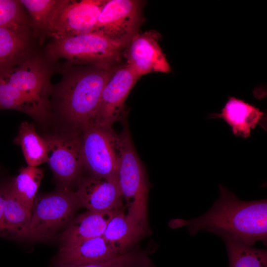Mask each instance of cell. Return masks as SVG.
Here are the masks:
<instances>
[{"label":"cell","instance_id":"cell-1","mask_svg":"<svg viewBox=\"0 0 267 267\" xmlns=\"http://www.w3.org/2000/svg\"><path fill=\"white\" fill-rule=\"evenodd\" d=\"M220 196L202 215L190 220L176 219L170 225L187 227L191 235L200 230L221 231L243 243L267 244V200L243 201L225 186L219 185Z\"/></svg>","mask_w":267,"mask_h":267},{"label":"cell","instance_id":"cell-2","mask_svg":"<svg viewBox=\"0 0 267 267\" xmlns=\"http://www.w3.org/2000/svg\"><path fill=\"white\" fill-rule=\"evenodd\" d=\"M87 65L72 69L56 92L59 111L81 130L93 124L103 89L117 66Z\"/></svg>","mask_w":267,"mask_h":267},{"label":"cell","instance_id":"cell-3","mask_svg":"<svg viewBox=\"0 0 267 267\" xmlns=\"http://www.w3.org/2000/svg\"><path fill=\"white\" fill-rule=\"evenodd\" d=\"M125 48L92 31L52 39L46 53L53 61L62 58L78 65L115 66L123 57Z\"/></svg>","mask_w":267,"mask_h":267},{"label":"cell","instance_id":"cell-4","mask_svg":"<svg viewBox=\"0 0 267 267\" xmlns=\"http://www.w3.org/2000/svg\"><path fill=\"white\" fill-rule=\"evenodd\" d=\"M81 206L75 192L60 186L55 191L36 195L29 228V240L46 242L58 237L75 217Z\"/></svg>","mask_w":267,"mask_h":267},{"label":"cell","instance_id":"cell-5","mask_svg":"<svg viewBox=\"0 0 267 267\" xmlns=\"http://www.w3.org/2000/svg\"><path fill=\"white\" fill-rule=\"evenodd\" d=\"M119 137L120 159L118 179L123 197L126 202V214L134 222L148 228V188L144 170L126 128L119 134Z\"/></svg>","mask_w":267,"mask_h":267},{"label":"cell","instance_id":"cell-6","mask_svg":"<svg viewBox=\"0 0 267 267\" xmlns=\"http://www.w3.org/2000/svg\"><path fill=\"white\" fill-rule=\"evenodd\" d=\"M84 167L92 176L117 178L120 140L111 127L91 125L81 130Z\"/></svg>","mask_w":267,"mask_h":267},{"label":"cell","instance_id":"cell-7","mask_svg":"<svg viewBox=\"0 0 267 267\" xmlns=\"http://www.w3.org/2000/svg\"><path fill=\"white\" fill-rule=\"evenodd\" d=\"M144 3L139 0H105L94 31L126 47L138 33L143 21Z\"/></svg>","mask_w":267,"mask_h":267},{"label":"cell","instance_id":"cell-8","mask_svg":"<svg viewBox=\"0 0 267 267\" xmlns=\"http://www.w3.org/2000/svg\"><path fill=\"white\" fill-rule=\"evenodd\" d=\"M105 0H60L48 21L45 33L52 39L94 31Z\"/></svg>","mask_w":267,"mask_h":267},{"label":"cell","instance_id":"cell-9","mask_svg":"<svg viewBox=\"0 0 267 267\" xmlns=\"http://www.w3.org/2000/svg\"><path fill=\"white\" fill-rule=\"evenodd\" d=\"M48 163L60 186L69 188L84 167L81 136L78 134L48 135L44 137Z\"/></svg>","mask_w":267,"mask_h":267},{"label":"cell","instance_id":"cell-10","mask_svg":"<svg viewBox=\"0 0 267 267\" xmlns=\"http://www.w3.org/2000/svg\"><path fill=\"white\" fill-rule=\"evenodd\" d=\"M139 78L127 65H117L103 89L92 125L111 127L122 116L125 100Z\"/></svg>","mask_w":267,"mask_h":267},{"label":"cell","instance_id":"cell-11","mask_svg":"<svg viewBox=\"0 0 267 267\" xmlns=\"http://www.w3.org/2000/svg\"><path fill=\"white\" fill-rule=\"evenodd\" d=\"M159 33L150 30L137 34L125 48L127 65L139 78L152 72L169 73L171 68L160 46Z\"/></svg>","mask_w":267,"mask_h":267},{"label":"cell","instance_id":"cell-12","mask_svg":"<svg viewBox=\"0 0 267 267\" xmlns=\"http://www.w3.org/2000/svg\"><path fill=\"white\" fill-rule=\"evenodd\" d=\"M0 78L48 109L50 85L45 65L38 57H27L0 74Z\"/></svg>","mask_w":267,"mask_h":267},{"label":"cell","instance_id":"cell-13","mask_svg":"<svg viewBox=\"0 0 267 267\" xmlns=\"http://www.w3.org/2000/svg\"><path fill=\"white\" fill-rule=\"evenodd\" d=\"M75 192L81 206L88 211H118L124 208L117 178L91 175L81 179Z\"/></svg>","mask_w":267,"mask_h":267},{"label":"cell","instance_id":"cell-14","mask_svg":"<svg viewBox=\"0 0 267 267\" xmlns=\"http://www.w3.org/2000/svg\"><path fill=\"white\" fill-rule=\"evenodd\" d=\"M119 255L101 236L89 239L73 246L59 248L52 261L58 265H79L104 261Z\"/></svg>","mask_w":267,"mask_h":267},{"label":"cell","instance_id":"cell-15","mask_svg":"<svg viewBox=\"0 0 267 267\" xmlns=\"http://www.w3.org/2000/svg\"><path fill=\"white\" fill-rule=\"evenodd\" d=\"M118 211L96 212L87 210L75 217L59 235V248L68 247L102 236L108 223Z\"/></svg>","mask_w":267,"mask_h":267},{"label":"cell","instance_id":"cell-16","mask_svg":"<svg viewBox=\"0 0 267 267\" xmlns=\"http://www.w3.org/2000/svg\"><path fill=\"white\" fill-rule=\"evenodd\" d=\"M265 115L253 105L230 97L221 112L212 114L211 118L223 119L231 127L234 135L247 138L257 125H262Z\"/></svg>","mask_w":267,"mask_h":267},{"label":"cell","instance_id":"cell-17","mask_svg":"<svg viewBox=\"0 0 267 267\" xmlns=\"http://www.w3.org/2000/svg\"><path fill=\"white\" fill-rule=\"evenodd\" d=\"M148 228L134 222L127 215L124 208L111 218L102 235L119 254H124L146 234Z\"/></svg>","mask_w":267,"mask_h":267},{"label":"cell","instance_id":"cell-18","mask_svg":"<svg viewBox=\"0 0 267 267\" xmlns=\"http://www.w3.org/2000/svg\"><path fill=\"white\" fill-rule=\"evenodd\" d=\"M32 213L17 199L10 182H6L1 237L22 240H29Z\"/></svg>","mask_w":267,"mask_h":267},{"label":"cell","instance_id":"cell-19","mask_svg":"<svg viewBox=\"0 0 267 267\" xmlns=\"http://www.w3.org/2000/svg\"><path fill=\"white\" fill-rule=\"evenodd\" d=\"M29 34L28 27H0V74L25 59Z\"/></svg>","mask_w":267,"mask_h":267},{"label":"cell","instance_id":"cell-20","mask_svg":"<svg viewBox=\"0 0 267 267\" xmlns=\"http://www.w3.org/2000/svg\"><path fill=\"white\" fill-rule=\"evenodd\" d=\"M213 233L224 243L229 267H267V250L247 245L231 235L221 231Z\"/></svg>","mask_w":267,"mask_h":267},{"label":"cell","instance_id":"cell-21","mask_svg":"<svg viewBox=\"0 0 267 267\" xmlns=\"http://www.w3.org/2000/svg\"><path fill=\"white\" fill-rule=\"evenodd\" d=\"M0 109L20 111L39 121L44 120L47 113V109L1 78Z\"/></svg>","mask_w":267,"mask_h":267},{"label":"cell","instance_id":"cell-22","mask_svg":"<svg viewBox=\"0 0 267 267\" xmlns=\"http://www.w3.org/2000/svg\"><path fill=\"white\" fill-rule=\"evenodd\" d=\"M14 142L20 146L27 166L38 167L46 162L47 147L46 141L36 132L35 126L27 122L19 127Z\"/></svg>","mask_w":267,"mask_h":267},{"label":"cell","instance_id":"cell-23","mask_svg":"<svg viewBox=\"0 0 267 267\" xmlns=\"http://www.w3.org/2000/svg\"><path fill=\"white\" fill-rule=\"evenodd\" d=\"M43 177L41 169L27 166L21 168L18 175L9 181L17 199L31 213Z\"/></svg>","mask_w":267,"mask_h":267},{"label":"cell","instance_id":"cell-24","mask_svg":"<svg viewBox=\"0 0 267 267\" xmlns=\"http://www.w3.org/2000/svg\"><path fill=\"white\" fill-rule=\"evenodd\" d=\"M29 13L34 25L45 32L50 16L56 6L58 0H19Z\"/></svg>","mask_w":267,"mask_h":267},{"label":"cell","instance_id":"cell-25","mask_svg":"<svg viewBox=\"0 0 267 267\" xmlns=\"http://www.w3.org/2000/svg\"><path fill=\"white\" fill-rule=\"evenodd\" d=\"M19 0H0V27H27V20Z\"/></svg>","mask_w":267,"mask_h":267},{"label":"cell","instance_id":"cell-26","mask_svg":"<svg viewBox=\"0 0 267 267\" xmlns=\"http://www.w3.org/2000/svg\"><path fill=\"white\" fill-rule=\"evenodd\" d=\"M6 182L0 183V237L1 232Z\"/></svg>","mask_w":267,"mask_h":267}]
</instances>
